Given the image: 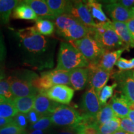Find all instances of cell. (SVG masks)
<instances>
[{"instance_id": "obj_1", "label": "cell", "mask_w": 134, "mask_h": 134, "mask_svg": "<svg viewBox=\"0 0 134 134\" xmlns=\"http://www.w3.org/2000/svg\"><path fill=\"white\" fill-rule=\"evenodd\" d=\"M14 37L25 65L37 70L53 67L56 41L40 34L34 26L18 30Z\"/></svg>"}, {"instance_id": "obj_2", "label": "cell", "mask_w": 134, "mask_h": 134, "mask_svg": "<svg viewBox=\"0 0 134 134\" xmlns=\"http://www.w3.org/2000/svg\"><path fill=\"white\" fill-rule=\"evenodd\" d=\"M54 21L57 34L66 41H76L88 34L89 28L71 15L62 14Z\"/></svg>"}, {"instance_id": "obj_3", "label": "cell", "mask_w": 134, "mask_h": 134, "mask_svg": "<svg viewBox=\"0 0 134 134\" xmlns=\"http://www.w3.org/2000/svg\"><path fill=\"white\" fill-rule=\"evenodd\" d=\"M88 35L94 38L105 51H112L121 48L128 50L115 32L111 21L96 23V25L93 27L89 28Z\"/></svg>"}, {"instance_id": "obj_4", "label": "cell", "mask_w": 134, "mask_h": 134, "mask_svg": "<svg viewBox=\"0 0 134 134\" xmlns=\"http://www.w3.org/2000/svg\"><path fill=\"white\" fill-rule=\"evenodd\" d=\"M88 65V60L71 43L61 42L55 70L69 71L76 68H87Z\"/></svg>"}, {"instance_id": "obj_5", "label": "cell", "mask_w": 134, "mask_h": 134, "mask_svg": "<svg viewBox=\"0 0 134 134\" xmlns=\"http://www.w3.org/2000/svg\"><path fill=\"white\" fill-rule=\"evenodd\" d=\"M53 125L62 128H76L83 122L84 117L74 108L60 104L50 115Z\"/></svg>"}, {"instance_id": "obj_6", "label": "cell", "mask_w": 134, "mask_h": 134, "mask_svg": "<svg viewBox=\"0 0 134 134\" xmlns=\"http://www.w3.org/2000/svg\"><path fill=\"white\" fill-rule=\"evenodd\" d=\"M69 43L83 55L89 63L96 64L105 51L94 38L88 34L81 39L69 41Z\"/></svg>"}, {"instance_id": "obj_7", "label": "cell", "mask_w": 134, "mask_h": 134, "mask_svg": "<svg viewBox=\"0 0 134 134\" xmlns=\"http://www.w3.org/2000/svg\"><path fill=\"white\" fill-rule=\"evenodd\" d=\"M87 68L89 71L88 83L90 88L94 89L98 96L102 89L108 83L113 72L106 71L95 63H89Z\"/></svg>"}, {"instance_id": "obj_8", "label": "cell", "mask_w": 134, "mask_h": 134, "mask_svg": "<svg viewBox=\"0 0 134 134\" xmlns=\"http://www.w3.org/2000/svg\"><path fill=\"white\" fill-rule=\"evenodd\" d=\"M113 78L121 94L130 103H134V78L133 71H119L113 73Z\"/></svg>"}, {"instance_id": "obj_9", "label": "cell", "mask_w": 134, "mask_h": 134, "mask_svg": "<svg viewBox=\"0 0 134 134\" xmlns=\"http://www.w3.org/2000/svg\"><path fill=\"white\" fill-rule=\"evenodd\" d=\"M66 14L74 17L88 28L93 27L96 25V23L83 1H70Z\"/></svg>"}, {"instance_id": "obj_10", "label": "cell", "mask_w": 134, "mask_h": 134, "mask_svg": "<svg viewBox=\"0 0 134 134\" xmlns=\"http://www.w3.org/2000/svg\"><path fill=\"white\" fill-rule=\"evenodd\" d=\"M11 91L15 98H22L31 96H37L39 91L26 81L16 75L10 76L7 78Z\"/></svg>"}, {"instance_id": "obj_11", "label": "cell", "mask_w": 134, "mask_h": 134, "mask_svg": "<svg viewBox=\"0 0 134 134\" xmlns=\"http://www.w3.org/2000/svg\"><path fill=\"white\" fill-rule=\"evenodd\" d=\"M58 104H68L74 96V90L66 85H55L46 91L40 92Z\"/></svg>"}, {"instance_id": "obj_12", "label": "cell", "mask_w": 134, "mask_h": 134, "mask_svg": "<svg viewBox=\"0 0 134 134\" xmlns=\"http://www.w3.org/2000/svg\"><path fill=\"white\" fill-rule=\"evenodd\" d=\"M80 107L83 110L84 115L96 118L102 106L100 104L98 95L93 88H89L83 94Z\"/></svg>"}, {"instance_id": "obj_13", "label": "cell", "mask_w": 134, "mask_h": 134, "mask_svg": "<svg viewBox=\"0 0 134 134\" xmlns=\"http://www.w3.org/2000/svg\"><path fill=\"white\" fill-rule=\"evenodd\" d=\"M105 9L113 21L125 23L133 18L131 9L121 6L117 1H110L105 5Z\"/></svg>"}, {"instance_id": "obj_14", "label": "cell", "mask_w": 134, "mask_h": 134, "mask_svg": "<svg viewBox=\"0 0 134 134\" xmlns=\"http://www.w3.org/2000/svg\"><path fill=\"white\" fill-rule=\"evenodd\" d=\"M59 105L60 104L55 103L44 94L39 93L35 98L33 109L36 110L41 117L50 115Z\"/></svg>"}, {"instance_id": "obj_15", "label": "cell", "mask_w": 134, "mask_h": 134, "mask_svg": "<svg viewBox=\"0 0 134 134\" xmlns=\"http://www.w3.org/2000/svg\"><path fill=\"white\" fill-rule=\"evenodd\" d=\"M110 108L114 113L116 117L119 119L126 118L130 112V103L122 94H115L111 98L109 102Z\"/></svg>"}, {"instance_id": "obj_16", "label": "cell", "mask_w": 134, "mask_h": 134, "mask_svg": "<svg viewBox=\"0 0 134 134\" xmlns=\"http://www.w3.org/2000/svg\"><path fill=\"white\" fill-rule=\"evenodd\" d=\"M24 2L30 6L38 18L47 20H55L56 17L50 9L46 1L43 0H26Z\"/></svg>"}, {"instance_id": "obj_17", "label": "cell", "mask_w": 134, "mask_h": 134, "mask_svg": "<svg viewBox=\"0 0 134 134\" xmlns=\"http://www.w3.org/2000/svg\"><path fill=\"white\" fill-rule=\"evenodd\" d=\"M125 50V48H121L112 51H105L96 64L100 68L108 71L112 72L117 60L120 58L122 53Z\"/></svg>"}, {"instance_id": "obj_18", "label": "cell", "mask_w": 134, "mask_h": 134, "mask_svg": "<svg viewBox=\"0 0 134 134\" xmlns=\"http://www.w3.org/2000/svg\"><path fill=\"white\" fill-rule=\"evenodd\" d=\"M70 85L73 90L79 91L86 87L88 82L89 71L87 68H76L70 71Z\"/></svg>"}, {"instance_id": "obj_19", "label": "cell", "mask_w": 134, "mask_h": 134, "mask_svg": "<svg viewBox=\"0 0 134 134\" xmlns=\"http://www.w3.org/2000/svg\"><path fill=\"white\" fill-rule=\"evenodd\" d=\"M12 18L16 19L32 20V21H36L38 19L37 16L32 9L27 4H26L24 1H21L13 9Z\"/></svg>"}, {"instance_id": "obj_20", "label": "cell", "mask_w": 134, "mask_h": 134, "mask_svg": "<svg viewBox=\"0 0 134 134\" xmlns=\"http://www.w3.org/2000/svg\"><path fill=\"white\" fill-rule=\"evenodd\" d=\"M112 24L117 36L119 37L120 40L126 47L127 49L129 50L130 47L133 48L134 41L130 35L126 24L121 22L113 21Z\"/></svg>"}, {"instance_id": "obj_21", "label": "cell", "mask_w": 134, "mask_h": 134, "mask_svg": "<svg viewBox=\"0 0 134 134\" xmlns=\"http://www.w3.org/2000/svg\"><path fill=\"white\" fill-rule=\"evenodd\" d=\"M85 4L88 7L92 18L96 19L99 23H109L110 22L103 9V5L101 3L94 0L85 1Z\"/></svg>"}, {"instance_id": "obj_22", "label": "cell", "mask_w": 134, "mask_h": 134, "mask_svg": "<svg viewBox=\"0 0 134 134\" xmlns=\"http://www.w3.org/2000/svg\"><path fill=\"white\" fill-rule=\"evenodd\" d=\"M21 2L18 0H0V23L6 24L9 23L13 9Z\"/></svg>"}, {"instance_id": "obj_23", "label": "cell", "mask_w": 134, "mask_h": 134, "mask_svg": "<svg viewBox=\"0 0 134 134\" xmlns=\"http://www.w3.org/2000/svg\"><path fill=\"white\" fill-rule=\"evenodd\" d=\"M48 78L53 86L55 85H70V71L53 70L46 71Z\"/></svg>"}, {"instance_id": "obj_24", "label": "cell", "mask_w": 134, "mask_h": 134, "mask_svg": "<svg viewBox=\"0 0 134 134\" xmlns=\"http://www.w3.org/2000/svg\"><path fill=\"white\" fill-rule=\"evenodd\" d=\"M36 96H31L22 98H15L12 103L18 113L27 114L33 109L34 103Z\"/></svg>"}, {"instance_id": "obj_25", "label": "cell", "mask_w": 134, "mask_h": 134, "mask_svg": "<svg viewBox=\"0 0 134 134\" xmlns=\"http://www.w3.org/2000/svg\"><path fill=\"white\" fill-rule=\"evenodd\" d=\"M47 4L56 18L66 14L70 1L65 0H47Z\"/></svg>"}, {"instance_id": "obj_26", "label": "cell", "mask_w": 134, "mask_h": 134, "mask_svg": "<svg viewBox=\"0 0 134 134\" xmlns=\"http://www.w3.org/2000/svg\"><path fill=\"white\" fill-rule=\"evenodd\" d=\"M37 31L43 36H50L54 32L55 24L52 21L38 18L34 26Z\"/></svg>"}, {"instance_id": "obj_27", "label": "cell", "mask_w": 134, "mask_h": 134, "mask_svg": "<svg viewBox=\"0 0 134 134\" xmlns=\"http://www.w3.org/2000/svg\"><path fill=\"white\" fill-rule=\"evenodd\" d=\"M120 119L115 117L104 124L98 125L99 132L103 134H114L120 130Z\"/></svg>"}, {"instance_id": "obj_28", "label": "cell", "mask_w": 134, "mask_h": 134, "mask_svg": "<svg viewBox=\"0 0 134 134\" xmlns=\"http://www.w3.org/2000/svg\"><path fill=\"white\" fill-rule=\"evenodd\" d=\"M115 117H116V116L112 108H110L109 104H107L100 109L96 115V120L97 124L98 125H100L113 119Z\"/></svg>"}, {"instance_id": "obj_29", "label": "cell", "mask_w": 134, "mask_h": 134, "mask_svg": "<svg viewBox=\"0 0 134 134\" xmlns=\"http://www.w3.org/2000/svg\"><path fill=\"white\" fill-rule=\"evenodd\" d=\"M18 114V110L12 101L4 102L0 104V117L1 118L13 119Z\"/></svg>"}, {"instance_id": "obj_30", "label": "cell", "mask_w": 134, "mask_h": 134, "mask_svg": "<svg viewBox=\"0 0 134 134\" xmlns=\"http://www.w3.org/2000/svg\"><path fill=\"white\" fill-rule=\"evenodd\" d=\"M116 87H117V83H114L111 85H105L102 89L98 96L99 100L101 106H104L108 104V100L113 97L114 91Z\"/></svg>"}, {"instance_id": "obj_31", "label": "cell", "mask_w": 134, "mask_h": 134, "mask_svg": "<svg viewBox=\"0 0 134 134\" xmlns=\"http://www.w3.org/2000/svg\"><path fill=\"white\" fill-rule=\"evenodd\" d=\"M53 125L50 115H46L42 116L40 118L36 123L31 125L30 127L31 130H47L51 128Z\"/></svg>"}, {"instance_id": "obj_32", "label": "cell", "mask_w": 134, "mask_h": 134, "mask_svg": "<svg viewBox=\"0 0 134 134\" xmlns=\"http://www.w3.org/2000/svg\"><path fill=\"white\" fill-rule=\"evenodd\" d=\"M0 134H27L24 129L18 126L14 122L0 129Z\"/></svg>"}, {"instance_id": "obj_33", "label": "cell", "mask_w": 134, "mask_h": 134, "mask_svg": "<svg viewBox=\"0 0 134 134\" xmlns=\"http://www.w3.org/2000/svg\"><path fill=\"white\" fill-rule=\"evenodd\" d=\"M0 96L4 97L10 101H12L15 98L11 91V88L7 80H3L0 81Z\"/></svg>"}, {"instance_id": "obj_34", "label": "cell", "mask_w": 134, "mask_h": 134, "mask_svg": "<svg viewBox=\"0 0 134 134\" xmlns=\"http://www.w3.org/2000/svg\"><path fill=\"white\" fill-rule=\"evenodd\" d=\"M115 65L120 71H127L134 68V58L130 60L120 57L117 60Z\"/></svg>"}, {"instance_id": "obj_35", "label": "cell", "mask_w": 134, "mask_h": 134, "mask_svg": "<svg viewBox=\"0 0 134 134\" xmlns=\"http://www.w3.org/2000/svg\"><path fill=\"white\" fill-rule=\"evenodd\" d=\"M75 129L78 132V134H98L99 133L97 123L80 126Z\"/></svg>"}, {"instance_id": "obj_36", "label": "cell", "mask_w": 134, "mask_h": 134, "mask_svg": "<svg viewBox=\"0 0 134 134\" xmlns=\"http://www.w3.org/2000/svg\"><path fill=\"white\" fill-rule=\"evenodd\" d=\"M120 130L130 134H134V123L128 117L120 119Z\"/></svg>"}, {"instance_id": "obj_37", "label": "cell", "mask_w": 134, "mask_h": 134, "mask_svg": "<svg viewBox=\"0 0 134 134\" xmlns=\"http://www.w3.org/2000/svg\"><path fill=\"white\" fill-rule=\"evenodd\" d=\"M13 122L18 126H19L22 129H25V128L27 126L28 120L27 119L26 115L23 114L18 113L14 117V119H13Z\"/></svg>"}, {"instance_id": "obj_38", "label": "cell", "mask_w": 134, "mask_h": 134, "mask_svg": "<svg viewBox=\"0 0 134 134\" xmlns=\"http://www.w3.org/2000/svg\"><path fill=\"white\" fill-rule=\"evenodd\" d=\"M6 57V48L5 46L4 38L0 31V63L3 62Z\"/></svg>"}, {"instance_id": "obj_39", "label": "cell", "mask_w": 134, "mask_h": 134, "mask_svg": "<svg viewBox=\"0 0 134 134\" xmlns=\"http://www.w3.org/2000/svg\"><path fill=\"white\" fill-rule=\"evenodd\" d=\"M26 116L28 121L31 124V125L36 123L41 117V115L38 114L36 110H34V109L31 110L29 113L27 114Z\"/></svg>"}, {"instance_id": "obj_40", "label": "cell", "mask_w": 134, "mask_h": 134, "mask_svg": "<svg viewBox=\"0 0 134 134\" xmlns=\"http://www.w3.org/2000/svg\"><path fill=\"white\" fill-rule=\"evenodd\" d=\"M117 2L127 9H131L134 7V0H120L117 1Z\"/></svg>"}, {"instance_id": "obj_41", "label": "cell", "mask_w": 134, "mask_h": 134, "mask_svg": "<svg viewBox=\"0 0 134 134\" xmlns=\"http://www.w3.org/2000/svg\"><path fill=\"white\" fill-rule=\"evenodd\" d=\"M55 134H78V132L75 128H63L62 130L55 132Z\"/></svg>"}, {"instance_id": "obj_42", "label": "cell", "mask_w": 134, "mask_h": 134, "mask_svg": "<svg viewBox=\"0 0 134 134\" xmlns=\"http://www.w3.org/2000/svg\"><path fill=\"white\" fill-rule=\"evenodd\" d=\"M125 24H126L130 35H131L132 38H133L134 41V17L132 18L128 21H127Z\"/></svg>"}, {"instance_id": "obj_43", "label": "cell", "mask_w": 134, "mask_h": 134, "mask_svg": "<svg viewBox=\"0 0 134 134\" xmlns=\"http://www.w3.org/2000/svg\"><path fill=\"white\" fill-rule=\"evenodd\" d=\"M13 122V119H4L0 117V127H4Z\"/></svg>"}, {"instance_id": "obj_44", "label": "cell", "mask_w": 134, "mask_h": 134, "mask_svg": "<svg viewBox=\"0 0 134 134\" xmlns=\"http://www.w3.org/2000/svg\"><path fill=\"white\" fill-rule=\"evenodd\" d=\"M48 130H33L32 131L29 132L28 134H47Z\"/></svg>"}, {"instance_id": "obj_45", "label": "cell", "mask_w": 134, "mask_h": 134, "mask_svg": "<svg viewBox=\"0 0 134 134\" xmlns=\"http://www.w3.org/2000/svg\"><path fill=\"white\" fill-rule=\"evenodd\" d=\"M5 76H6V74H5L4 68H3V66L0 65V81L4 80Z\"/></svg>"}, {"instance_id": "obj_46", "label": "cell", "mask_w": 134, "mask_h": 134, "mask_svg": "<svg viewBox=\"0 0 134 134\" xmlns=\"http://www.w3.org/2000/svg\"><path fill=\"white\" fill-rule=\"evenodd\" d=\"M127 117L134 123V110H130Z\"/></svg>"}, {"instance_id": "obj_47", "label": "cell", "mask_w": 134, "mask_h": 134, "mask_svg": "<svg viewBox=\"0 0 134 134\" xmlns=\"http://www.w3.org/2000/svg\"><path fill=\"white\" fill-rule=\"evenodd\" d=\"M7 101H10V100L6 99V98H4V97H2L0 96V104L4 103V102H7Z\"/></svg>"}, {"instance_id": "obj_48", "label": "cell", "mask_w": 134, "mask_h": 134, "mask_svg": "<svg viewBox=\"0 0 134 134\" xmlns=\"http://www.w3.org/2000/svg\"><path fill=\"white\" fill-rule=\"evenodd\" d=\"M114 134H130V133H127V132H124L122 131V130H119V131H117L114 133Z\"/></svg>"}, {"instance_id": "obj_49", "label": "cell", "mask_w": 134, "mask_h": 134, "mask_svg": "<svg viewBox=\"0 0 134 134\" xmlns=\"http://www.w3.org/2000/svg\"><path fill=\"white\" fill-rule=\"evenodd\" d=\"M129 109L130 110H134V103L130 104Z\"/></svg>"}, {"instance_id": "obj_50", "label": "cell", "mask_w": 134, "mask_h": 134, "mask_svg": "<svg viewBox=\"0 0 134 134\" xmlns=\"http://www.w3.org/2000/svg\"><path fill=\"white\" fill-rule=\"evenodd\" d=\"M131 11H132V14H133V16L134 17V7H133V8H132Z\"/></svg>"}, {"instance_id": "obj_51", "label": "cell", "mask_w": 134, "mask_h": 134, "mask_svg": "<svg viewBox=\"0 0 134 134\" xmlns=\"http://www.w3.org/2000/svg\"><path fill=\"white\" fill-rule=\"evenodd\" d=\"M47 134H55V132H49V133H48Z\"/></svg>"}, {"instance_id": "obj_52", "label": "cell", "mask_w": 134, "mask_h": 134, "mask_svg": "<svg viewBox=\"0 0 134 134\" xmlns=\"http://www.w3.org/2000/svg\"><path fill=\"white\" fill-rule=\"evenodd\" d=\"M133 78H134V70H133Z\"/></svg>"}, {"instance_id": "obj_53", "label": "cell", "mask_w": 134, "mask_h": 134, "mask_svg": "<svg viewBox=\"0 0 134 134\" xmlns=\"http://www.w3.org/2000/svg\"><path fill=\"white\" fill-rule=\"evenodd\" d=\"M98 134H103V133H100V132H99V133H98Z\"/></svg>"}, {"instance_id": "obj_54", "label": "cell", "mask_w": 134, "mask_h": 134, "mask_svg": "<svg viewBox=\"0 0 134 134\" xmlns=\"http://www.w3.org/2000/svg\"><path fill=\"white\" fill-rule=\"evenodd\" d=\"M0 129H1V128H0Z\"/></svg>"}]
</instances>
